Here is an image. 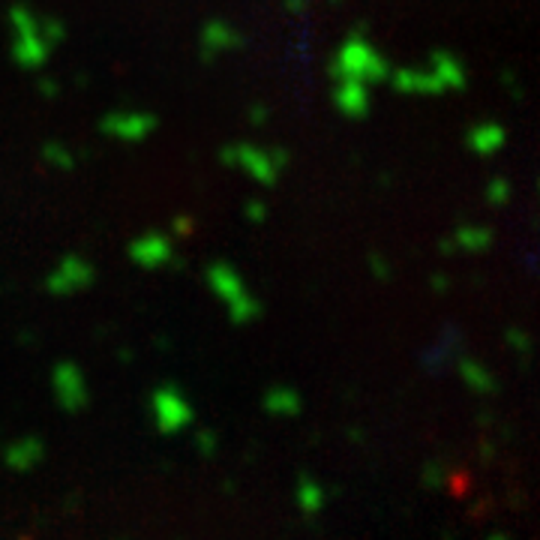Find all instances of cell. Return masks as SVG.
<instances>
[{
    "label": "cell",
    "instance_id": "cell-5",
    "mask_svg": "<svg viewBox=\"0 0 540 540\" xmlns=\"http://www.w3.org/2000/svg\"><path fill=\"white\" fill-rule=\"evenodd\" d=\"M225 162H237V166H243L250 171L252 177L261 180V184H274L276 180V153H261L256 147H234V151H225L223 153Z\"/></svg>",
    "mask_w": 540,
    "mask_h": 540
},
{
    "label": "cell",
    "instance_id": "cell-11",
    "mask_svg": "<svg viewBox=\"0 0 540 540\" xmlns=\"http://www.w3.org/2000/svg\"><path fill=\"white\" fill-rule=\"evenodd\" d=\"M133 256L147 267L162 265V261L171 258V243L166 237H144V241H138L133 247Z\"/></svg>",
    "mask_w": 540,
    "mask_h": 540
},
{
    "label": "cell",
    "instance_id": "cell-7",
    "mask_svg": "<svg viewBox=\"0 0 540 540\" xmlns=\"http://www.w3.org/2000/svg\"><path fill=\"white\" fill-rule=\"evenodd\" d=\"M43 454H45L43 441H39L37 436H24V438L12 441V445L6 447L4 462L10 465L12 471H30L43 462Z\"/></svg>",
    "mask_w": 540,
    "mask_h": 540
},
{
    "label": "cell",
    "instance_id": "cell-10",
    "mask_svg": "<svg viewBox=\"0 0 540 540\" xmlns=\"http://www.w3.org/2000/svg\"><path fill=\"white\" fill-rule=\"evenodd\" d=\"M324 502H327V493H324V487L318 484V480H313V478H300L298 480V507H300V513L315 517L318 511H324Z\"/></svg>",
    "mask_w": 540,
    "mask_h": 540
},
{
    "label": "cell",
    "instance_id": "cell-6",
    "mask_svg": "<svg viewBox=\"0 0 540 540\" xmlns=\"http://www.w3.org/2000/svg\"><path fill=\"white\" fill-rule=\"evenodd\" d=\"M153 127H157V120H153L151 114H111L102 124L105 133L124 138V142H138V138H144Z\"/></svg>",
    "mask_w": 540,
    "mask_h": 540
},
{
    "label": "cell",
    "instance_id": "cell-17",
    "mask_svg": "<svg viewBox=\"0 0 540 540\" xmlns=\"http://www.w3.org/2000/svg\"><path fill=\"white\" fill-rule=\"evenodd\" d=\"M195 445H199V450H201L204 456H214V450H217V436H214V432H199Z\"/></svg>",
    "mask_w": 540,
    "mask_h": 540
},
{
    "label": "cell",
    "instance_id": "cell-12",
    "mask_svg": "<svg viewBox=\"0 0 540 540\" xmlns=\"http://www.w3.org/2000/svg\"><path fill=\"white\" fill-rule=\"evenodd\" d=\"M265 408L270 414L291 417L300 412V397L291 388H270L265 394Z\"/></svg>",
    "mask_w": 540,
    "mask_h": 540
},
{
    "label": "cell",
    "instance_id": "cell-16",
    "mask_svg": "<svg viewBox=\"0 0 540 540\" xmlns=\"http://www.w3.org/2000/svg\"><path fill=\"white\" fill-rule=\"evenodd\" d=\"M489 234L487 228H462L460 234H456V241L462 243V247H469V250H484L487 243H489Z\"/></svg>",
    "mask_w": 540,
    "mask_h": 540
},
{
    "label": "cell",
    "instance_id": "cell-13",
    "mask_svg": "<svg viewBox=\"0 0 540 540\" xmlns=\"http://www.w3.org/2000/svg\"><path fill=\"white\" fill-rule=\"evenodd\" d=\"M469 142L478 153H493V151H498V144L504 142V133H502V127L484 124L469 135Z\"/></svg>",
    "mask_w": 540,
    "mask_h": 540
},
{
    "label": "cell",
    "instance_id": "cell-18",
    "mask_svg": "<svg viewBox=\"0 0 540 540\" xmlns=\"http://www.w3.org/2000/svg\"><path fill=\"white\" fill-rule=\"evenodd\" d=\"M489 540H507L504 535H493V537H489Z\"/></svg>",
    "mask_w": 540,
    "mask_h": 540
},
{
    "label": "cell",
    "instance_id": "cell-9",
    "mask_svg": "<svg viewBox=\"0 0 540 540\" xmlns=\"http://www.w3.org/2000/svg\"><path fill=\"white\" fill-rule=\"evenodd\" d=\"M337 102H340V109L348 114V118H364V114L370 111V96H366L364 85L355 81V78H348V85L340 87Z\"/></svg>",
    "mask_w": 540,
    "mask_h": 540
},
{
    "label": "cell",
    "instance_id": "cell-15",
    "mask_svg": "<svg viewBox=\"0 0 540 540\" xmlns=\"http://www.w3.org/2000/svg\"><path fill=\"white\" fill-rule=\"evenodd\" d=\"M232 43H237V37H234V30L225 28V24H210L208 34H204V45H208V48H214V45L225 48Z\"/></svg>",
    "mask_w": 540,
    "mask_h": 540
},
{
    "label": "cell",
    "instance_id": "cell-8",
    "mask_svg": "<svg viewBox=\"0 0 540 540\" xmlns=\"http://www.w3.org/2000/svg\"><path fill=\"white\" fill-rule=\"evenodd\" d=\"M90 267L85 265V261L78 258H67L61 267L54 270L52 276H48V289L52 291H72V289H81V285L90 282Z\"/></svg>",
    "mask_w": 540,
    "mask_h": 540
},
{
    "label": "cell",
    "instance_id": "cell-1",
    "mask_svg": "<svg viewBox=\"0 0 540 540\" xmlns=\"http://www.w3.org/2000/svg\"><path fill=\"white\" fill-rule=\"evenodd\" d=\"M333 72L342 78H355V81H379V78H384V72H388V63H384L370 45L351 39V43L342 48L340 61L333 63Z\"/></svg>",
    "mask_w": 540,
    "mask_h": 540
},
{
    "label": "cell",
    "instance_id": "cell-4",
    "mask_svg": "<svg viewBox=\"0 0 540 540\" xmlns=\"http://www.w3.org/2000/svg\"><path fill=\"white\" fill-rule=\"evenodd\" d=\"M52 381H54V397L57 403H61V408L78 412V408L87 405V384H85V375L78 372V366L57 364L52 372Z\"/></svg>",
    "mask_w": 540,
    "mask_h": 540
},
{
    "label": "cell",
    "instance_id": "cell-3",
    "mask_svg": "<svg viewBox=\"0 0 540 540\" xmlns=\"http://www.w3.org/2000/svg\"><path fill=\"white\" fill-rule=\"evenodd\" d=\"M208 280H210V285L217 289L219 298L228 300L234 322H250V318L256 315V300L243 294V285H241V280H237V274H234L232 267H225V265L210 267Z\"/></svg>",
    "mask_w": 540,
    "mask_h": 540
},
{
    "label": "cell",
    "instance_id": "cell-2",
    "mask_svg": "<svg viewBox=\"0 0 540 540\" xmlns=\"http://www.w3.org/2000/svg\"><path fill=\"white\" fill-rule=\"evenodd\" d=\"M153 405V421L162 432H180L192 423V408L184 399V394L175 388H160L151 399Z\"/></svg>",
    "mask_w": 540,
    "mask_h": 540
},
{
    "label": "cell",
    "instance_id": "cell-14",
    "mask_svg": "<svg viewBox=\"0 0 540 540\" xmlns=\"http://www.w3.org/2000/svg\"><path fill=\"white\" fill-rule=\"evenodd\" d=\"M462 375H465V381H469L474 390H480V394H489V390L495 388L493 375H489L484 366L474 364V360H462Z\"/></svg>",
    "mask_w": 540,
    "mask_h": 540
}]
</instances>
